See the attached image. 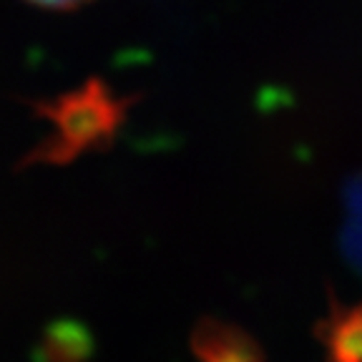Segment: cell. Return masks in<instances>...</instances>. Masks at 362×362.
<instances>
[{
	"label": "cell",
	"mask_w": 362,
	"mask_h": 362,
	"mask_svg": "<svg viewBox=\"0 0 362 362\" xmlns=\"http://www.w3.org/2000/svg\"><path fill=\"white\" fill-rule=\"evenodd\" d=\"M35 108L48 121L51 134L30 151L25 164H68L116 139L129 101L116 96L103 81H88Z\"/></svg>",
	"instance_id": "6da1fadb"
},
{
	"label": "cell",
	"mask_w": 362,
	"mask_h": 362,
	"mask_svg": "<svg viewBox=\"0 0 362 362\" xmlns=\"http://www.w3.org/2000/svg\"><path fill=\"white\" fill-rule=\"evenodd\" d=\"M194 352L202 362H264L255 339L224 322H202L194 334Z\"/></svg>",
	"instance_id": "7a4b0ae2"
},
{
	"label": "cell",
	"mask_w": 362,
	"mask_h": 362,
	"mask_svg": "<svg viewBox=\"0 0 362 362\" xmlns=\"http://www.w3.org/2000/svg\"><path fill=\"white\" fill-rule=\"evenodd\" d=\"M329 362H362V307L334 310L322 327Z\"/></svg>",
	"instance_id": "3957f363"
},
{
	"label": "cell",
	"mask_w": 362,
	"mask_h": 362,
	"mask_svg": "<svg viewBox=\"0 0 362 362\" xmlns=\"http://www.w3.org/2000/svg\"><path fill=\"white\" fill-rule=\"evenodd\" d=\"M28 3H35L40 8H56V11H66V8H78L88 0H28Z\"/></svg>",
	"instance_id": "277c9868"
}]
</instances>
